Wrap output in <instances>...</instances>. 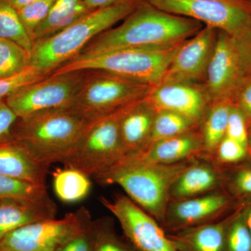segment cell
I'll return each mask as SVG.
<instances>
[{
  "label": "cell",
  "mask_w": 251,
  "mask_h": 251,
  "mask_svg": "<svg viewBox=\"0 0 251 251\" xmlns=\"http://www.w3.org/2000/svg\"><path fill=\"white\" fill-rule=\"evenodd\" d=\"M203 27L196 20L166 12L145 0L121 25L94 38L77 57L125 49H171Z\"/></svg>",
  "instance_id": "cell-1"
},
{
  "label": "cell",
  "mask_w": 251,
  "mask_h": 251,
  "mask_svg": "<svg viewBox=\"0 0 251 251\" xmlns=\"http://www.w3.org/2000/svg\"><path fill=\"white\" fill-rule=\"evenodd\" d=\"M192 160L155 164L126 154L94 178L100 184L121 186L130 199L161 225L171 202L172 186Z\"/></svg>",
  "instance_id": "cell-2"
},
{
  "label": "cell",
  "mask_w": 251,
  "mask_h": 251,
  "mask_svg": "<svg viewBox=\"0 0 251 251\" xmlns=\"http://www.w3.org/2000/svg\"><path fill=\"white\" fill-rule=\"evenodd\" d=\"M145 0H126L92 11L57 34L33 42L29 66L49 76L82 52L99 34L135 11Z\"/></svg>",
  "instance_id": "cell-3"
},
{
  "label": "cell",
  "mask_w": 251,
  "mask_h": 251,
  "mask_svg": "<svg viewBox=\"0 0 251 251\" xmlns=\"http://www.w3.org/2000/svg\"><path fill=\"white\" fill-rule=\"evenodd\" d=\"M93 122L72 108L39 112L18 118L13 138L24 145L38 161L50 166L63 163Z\"/></svg>",
  "instance_id": "cell-4"
},
{
  "label": "cell",
  "mask_w": 251,
  "mask_h": 251,
  "mask_svg": "<svg viewBox=\"0 0 251 251\" xmlns=\"http://www.w3.org/2000/svg\"><path fill=\"white\" fill-rule=\"evenodd\" d=\"M181 44L168 49L136 48L115 50L86 57L78 56L52 74L101 70L153 87L161 82Z\"/></svg>",
  "instance_id": "cell-5"
},
{
  "label": "cell",
  "mask_w": 251,
  "mask_h": 251,
  "mask_svg": "<svg viewBox=\"0 0 251 251\" xmlns=\"http://www.w3.org/2000/svg\"><path fill=\"white\" fill-rule=\"evenodd\" d=\"M72 108L91 121L115 113L147 97L151 86L101 70H85Z\"/></svg>",
  "instance_id": "cell-6"
},
{
  "label": "cell",
  "mask_w": 251,
  "mask_h": 251,
  "mask_svg": "<svg viewBox=\"0 0 251 251\" xmlns=\"http://www.w3.org/2000/svg\"><path fill=\"white\" fill-rule=\"evenodd\" d=\"M120 110L92 122L63 166L94 177L125 156L119 126Z\"/></svg>",
  "instance_id": "cell-7"
},
{
  "label": "cell",
  "mask_w": 251,
  "mask_h": 251,
  "mask_svg": "<svg viewBox=\"0 0 251 251\" xmlns=\"http://www.w3.org/2000/svg\"><path fill=\"white\" fill-rule=\"evenodd\" d=\"M86 71L52 74L20 87L5 100L18 118L39 112L72 108L83 85Z\"/></svg>",
  "instance_id": "cell-8"
},
{
  "label": "cell",
  "mask_w": 251,
  "mask_h": 251,
  "mask_svg": "<svg viewBox=\"0 0 251 251\" xmlns=\"http://www.w3.org/2000/svg\"><path fill=\"white\" fill-rule=\"evenodd\" d=\"M92 221L88 209L81 207L60 219L32 223L8 234L0 242V251H55Z\"/></svg>",
  "instance_id": "cell-9"
},
{
  "label": "cell",
  "mask_w": 251,
  "mask_h": 251,
  "mask_svg": "<svg viewBox=\"0 0 251 251\" xmlns=\"http://www.w3.org/2000/svg\"><path fill=\"white\" fill-rule=\"evenodd\" d=\"M166 12L196 20L238 39L251 29V6L224 0H147Z\"/></svg>",
  "instance_id": "cell-10"
},
{
  "label": "cell",
  "mask_w": 251,
  "mask_h": 251,
  "mask_svg": "<svg viewBox=\"0 0 251 251\" xmlns=\"http://www.w3.org/2000/svg\"><path fill=\"white\" fill-rule=\"evenodd\" d=\"M99 200L118 220L124 235L140 251H177L159 223L128 196Z\"/></svg>",
  "instance_id": "cell-11"
},
{
  "label": "cell",
  "mask_w": 251,
  "mask_h": 251,
  "mask_svg": "<svg viewBox=\"0 0 251 251\" xmlns=\"http://www.w3.org/2000/svg\"><path fill=\"white\" fill-rule=\"evenodd\" d=\"M246 77L236 39L218 30L204 77V87L211 101L221 99L233 100Z\"/></svg>",
  "instance_id": "cell-12"
},
{
  "label": "cell",
  "mask_w": 251,
  "mask_h": 251,
  "mask_svg": "<svg viewBox=\"0 0 251 251\" xmlns=\"http://www.w3.org/2000/svg\"><path fill=\"white\" fill-rule=\"evenodd\" d=\"M237 201L223 188L202 196L171 201L161 226L167 233L224 218Z\"/></svg>",
  "instance_id": "cell-13"
},
{
  "label": "cell",
  "mask_w": 251,
  "mask_h": 251,
  "mask_svg": "<svg viewBox=\"0 0 251 251\" xmlns=\"http://www.w3.org/2000/svg\"><path fill=\"white\" fill-rule=\"evenodd\" d=\"M156 109L180 114L198 127L210 106L211 99L204 86L195 82H165L151 87L145 97Z\"/></svg>",
  "instance_id": "cell-14"
},
{
  "label": "cell",
  "mask_w": 251,
  "mask_h": 251,
  "mask_svg": "<svg viewBox=\"0 0 251 251\" xmlns=\"http://www.w3.org/2000/svg\"><path fill=\"white\" fill-rule=\"evenodd\" d=\"M217 33V29L204 25L182 43L160 83L196 82L204 79Z\"/></svg>",
  "instance_id": "cell-15"
},
{
  "label": "cell",
  "mask_w": 251,
  "mask_h": 251,
  "mask_svg": "<svg viewBox=\"0 0 251 251\" xmlns=\"http://www.w3.org/2000/svg\"><path fill=\"white\" fill-rule=\"evenodd\" d=\"M224 173V167L210 158H194L172 186L171 201L196 197L222 188Z\"/></svg>",
  "instance_id": "cell-16"
},
{
  "label": "cell",
  "mask_w": 251,
  "mask_h": 251,
  "mask_svg": "<svg viewBox=\"0 0 251 251\" xmlns=\"http://www.w3.org/2000/svg\"><path fill=\"white\" fill-rule=\"evenodd\" d=\"M156 112L146 98L120 110V133L126 155L139 153L151 143Z\"/></svg>",
  "instance_id": "cell-17"
},
{
  "label": "cell",
  "mask_w": 251,
  "mask_h": 251,
  "mask_svg": "<svg viewBox=\"0 0 251 251\" xmlns=\"http://www.w3.org/2000/svg\"><path fill=\"white\" fill-rule=\"evenodd\" d=\"M203 151L202 135L198 128L153 142L143 151L131 154L148 163L171 165L202 157Z\"/></svg>",
  "instance_id": "cell-18"
},
{
  "label": "cell",
  "mask_w": 251,
  "mask_h": 251,
  "mask_svg": "<svg viewBox=\"0 0 251 251\" xmlns=\"http://www.w3.org/2000/svg\"><path fill=\"white\" fill-rule=\"evenodd\" d=\"M55 202L50 198L0 201V242L8 234L28 224L56 218Z\"/></svg>",
  "instance_id": "cell-19"
},
{
  "label": "cell",
  "mask_w": 251,
  "mask_h": 251,
  "mask_svg": "<svg viewBox=\"0 0 251 251\" xmlns=\"http://www.w3.org/2000/svg\"><path fill=\"white\" fill-rule=\"evenodd\" d=\"M49 166L38 161L22 143L12 139L0 143V174L46 186Z\"/></svg>",
  "instance_id": "cell-20"
},
{
  "label": "cell",
  "mask_w": 251,
  "mask_h": 251,
  "mask_svg": "<svg viewBox=\"0 0 251 251\" xmlns=\"http://www.w3.org/2000/svg\"><path fill=\"white\" fill-rule=\"evenodd\" d=\"M229 214L208 224L168 233L177 251H224Z\"/></svg>",
  "instance_id": "cell-21"
},
{
  "label": "cell",
  "mask_w": 251,
  "mask_h": 251,
  "mask_svg": "<svg viewBox=\"0 0 251 251\" xmlns=\"http://www.w3.org/2000/svg\"><path fill=\"white\" fill-rule=\"evenodd\" d=\"M84 0H55L47 17L31 36L33 42L57 34L90 14Z\"/></svg>",
  "instance_id": "cell-22"
},
{
  "label": "cell",
  "mask_w": 251,
  "mask_h": 251,
  "mask_svg": "<svg viewBox=\"0 0 251 251\" xmlns=\"http://www.w3.org/2000/svg\"><path fill=\"white\" fill-rule=\"evenodd\" d=\"M233 100L221 99L211 102L200 126L203 142V156L211 158L226 136L227 121Z\"/></svg>",
  "instance_id": "cell-23"
},
{
  "label": "cell",
  "mask_w": 251,
  "mask_h": 251,
  "mask_svg": "<svg viewBox=\"0 0 251 251\" xmlns=\"http://www.w3.org/2000/svg\"><path fill=\"white\" fill-rule=\"evenodd\" d=\"M52 176L54 193L63 202H79L90 192V176L74 168H57L52 172Z\"/></svg>",
  "instance_id": "cell-24"
},
{
  "label": "cell",
  "mask_w": 251,
  "mask_h": 251,
  "mask_svg": "<svg viewBox=\"0 0 251 251\" xmlns=\"http://www.w3.org/2000/svg\"><path fill=\"white\" fill-rule=\"evenodd\" d=\"M90 231L92 251H140L125 235L117 234L111 217L92 220Z\"/></svg>",
  "instance_id": "cell-25"
},
{
  "label": "cell",
  "mask_w": 251,
  "mask_h": 251,
  "mask_svg": "<svg viewBox=\"0 0 251 251\" xmlns=\"http://www.w3.org/2000/svg\"><path fill=\"white\" fill-rule=\"evenodd\" d=\"M0 38L14 41L28 51L32 49L33 41L9 0H0Z\"/></svg>",
  "instance_id": "cell-26"
},
{
  "label": "cell",
  "mask_w": 251,
  "mask_h": 251,
  "mask_svg": "<svg viewBox=\"0 0 251 251\" xmlns=\"http://www.w3.org/2000/svg\"><path fill=\"white\" fill-rule=\"evenodd\" d=\"M30 51L14 41L0 38V80L24 72L30 63Z\"/></svg>",
  "instance_id": "cell-27"
},
{
  "label": "cell",
  "mask_w": 251,
  "mask_h": 251,
  "mask_svg": "<svg viewBox=\"0 0 251 251\" xmlns=\"http://www.w3.org/2000/svg\"><path fill=\"white\" fill-rule=\"evenodd\" d=\"M198 128L200 127L180 114L168 110H159L157 111L155 116L150 144Z\"/></svg>",
  "instance_id": "cell-28"
},
{
  "label": "cell",
  "mask_w": 251,
  "mask_h": 251,
  "mask_svg": "<svg viewBox=\"0 0 251 251\" xmlns=\"http://www.w3.org/2000/svg\"><path fill=\"white\" fill-rule=\"evenodd\" d=\"M222 188L236 201L251 198V158L234 165L224 167Z\"/></svg>",
  "instance_id": "cell-29"
},
{
  "label": "cell",
  "mask_w": 251,
  "mask_h": 251,
  "mask_svg": "<svg viewBox=\"0 0 251 251\" xmlns=\"http://www.w3.org/2000/svg\"><path fill=\"white\" fill-rule=\"evenodd\" d=\"M224 251H251V235L237 202L234 211L229 214Z\"/></svg>",
  "instance_id": "cell-30"
},
{
  "label": "cell",
  "mask_w": 251,
  "mask_h": 251,
  "mask_svg": "<svg viewBox=\"0 0 251 251\" xmlns=\"http://www.w3.org/2000/svg\"><path fill=\"white\" fill-rule=\"evenodd\" d=\"M49 196L45 186L31 184L0 174V201L4 199L38 200Z\"/></svg>",
  "instance_id": "cell-31"
},
{
  "label": "cell",
  "mask_w": 251,
  "mask_h": 251,
  "mask_svg": "<svg viewBox=\"0 0 251 251\" xmlns=\"http://www.w3.org/2000/svg\"><path fill=\"white\" fill-rule=\"evenodd\" d=\"M249 158L247 146L225 136L210 159L220 166L227 167L239 164Z\"/></svg>",
  "instance_id": "cell-32"
},
{
  "label": "cell",
  "mask_w": 251,
  "mask_h": 251,
  "mask_svg": "<svg viewBox=\"0 0 251 251\" xmlns=\"http://www.w3.org/2000/svg\"><path fill=\"white\" fill-rule=\"evenodd\" d=\"M54 1L55 0H36L17 10L21 22L31 39L36 28L47 17Z\"/></svg>",
  "instance_id": "cell-33"
},
{
  "label": "cell",
  "mask_w": 251,
  "mask_h": 251,
  "mask_svg": "<svg viewBox=\"0 0 251 251\" xmlns=\"http://www.w3.org/2000/svg\"><path fill=\"white\" fill-rule=\"evenodd\" d=\"M46 75L32 67L9 78L0 80V100H4L20 87L45 78Z\"/></svg>",
  "instance_id": "cell-34"
},
{
  "label": "cell",
  "mask_w": 251,
  "mask_h": 251,
  "mask_svg": "<svg viewBox=\"0 0 251 251\" xmlns=\"http://www.w3.org/2000/svg\"><path fill=\"white\" fill-rule=\"evenodd\" d=\"M248 133L249 127L245 117L233 102L229 112L226 136L247 147Z\"/></svg>",
  "instance_id": "cell-35"
},
{
  "label": "cell",
  "mask_w": 251,
  "mask_h": 251,
  "mask_svg": "<svg viewBox=\"0 0 251 251\" xmlns=\"http://www.w3.org/2000/svg\"><path fill=\"white\" fill-rule=\"evenodd\" d=\"M90 224L61 244L55 251H92Z\"/></svg>",
  "instance_id": "cell-36"
},
{
  "label": "cell",
  "mask_w": 251,
  "mask_h": 251,
  "mask_svg": "<svg viewBox=\"0 0 251 251\" xmlns=\"http://www.w3.org/2000/svg\"><path fill=\"white\" fill-rule=\"evenodd\" d=\"M233 102L245 117L249 129L251 126V76L246 77L234 96Z\"/></svg>",
  "instance_id": "cell-37"
},
{
  "label": "cell",
  "mask_w": 251,
  "mask_h": 251,
  "mask_svg": "<svg viewBox=\"0 0 251 251\" xmlns=\"http://www.w3.org/2000/svg\"><path fill=\"white\" fill-rule=\"evenodd\" d=\"M18 118L5 99L0 100V143L14 139L12 130Z\"/></svg>",
  "instance_id": "cell-38"
},
{
  "label": "cell",
  "mask_w": 251,
  "mask_h": 251,
  "mask_svg": "<svg viewBox=\"0 0 251 251\" xmlns=\"http://www.w3.org/2000/svg\"><path fill=\"white\" fill-rule=\"evenodd\" d=\"M247 77L251 76V29L235 39Z\"/></svg>",
  "instance_id": "cell-39"
},
{
  "label": "cell",
  "mask_w": 251,
  "mask_h": 251,
  "mask_svg": "<svg viewBox=\"0 0 251 251\" xmlns=\"http://www.w3.org/2000/svg\"><path fill=\"white\" fill-rule=\"evenodd\" d=\"M237 204L242 210L244 221L251 235V198H244L238 201Z\"/></svg>",
  "instance_id": "cell-40"
},
{
  "label": "cell",
  "mask_w": 251,
  "mask_h": 251,
  "mask_svg": "<svg viewBox=\"0 0 251 251\" xmlns=\"http://www.w3.org/2000/svg\"><path fill=\"white\" fill-rule=\"evenodd\" d=\"M125 1L126 0H84L86 6L90 11L108 7Z\"/></svg>",
  "instance_id": "cell-41"
},
{
  "label": "cell",
  "mask_w": 251,
  "mask_h": 251,
  "mask_svg": "<svg viewBox=\"0 0 251 251\" xmlns=\"http://www.w3.org/2000/svg\"><path fill=\"white\" fill-rule=\"evenodd\" d=\"M35 1L36 0H9L11 4L17 10L21 9V8L24 7V6H27V5Z\"/></svg>",
  "instance_id": "cell-42"
},
{
  "label": "cell",
  "mask_w": 251,
  "mask_h": 251,
  "mask_svg": "<svg viewBox=\"0 0 251 251\" xmlns=\"http://www.w3.org/2000/svg\"><path fill=\"white\" fill-rule=\"evenodd\" d=\"M224 1L235 3V4L243 5V6H251V1L249 0H224Z\"/></svg>",
  "instance_id": "cell-43"
},
{
  "label": "cell",
  "mask_w": 251,
  "mask_h": 251,
  "mask_svg": "<svg viewBox=\"0 0 251 251\" xmlns=\"http://www.w3.org/2000/svg\"><path fill=\"white\" fill-rule=\"evenodd\" d=\"M247 150L249 158H251V126L249 128L248 133Z\"/></svg>",
  "instance_id": "cell-44"
},
{
  "label": "cell",
  "mask_w": 251,
  "mask_h": 251,
  "mask_svg": "<svg viewBox=\"0 0 251 251\" xmlns=\"http://www.w3.org/2000/svg\"><path fill=\"white\" fill-rule=\"evenodd\" d=\"M249 1H251V0H249Z\"/></svg>",
  "instance_id": "cell-45"
}]
</instances>
